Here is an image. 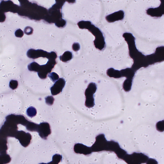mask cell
<instances>
[{
    "mask_svg": "<svg viewBox=\"0 0 164 164\" xmlns=\"http://www.w3.org/2000/svg\"><path fill=\"white\" fill-rule=\"evenodd\" d=\"M96 89V87L95 83H91L89 85L85 93L86 96L85 105L87 108H92L94 106V100L93 95Z\"/></svg>",
    "mask_w": 164,
    "mask_h": 164,
    "instance_id": "cell-1",
    "label": "cell"
},
{
    "mask_svg": "<svg viewBox=\"0 0 164 164\" xmlns=\"http://www.w3.org/2000/svg\"><path fill=\"white\" fill-rule=\"evenodd\" d=\"M37 132L42 139H46L51 132L49 124L47 122L41 123L38 125Z\"/></svg>",
    "mask_w": 164,
    "mask_h": 164,
    "instance_id": "cell-2",
    "label": "cell"
},
{
    "mask_svg": "<svg viewBox=\"0 0 164 164\" xmlns=\"http://www.w3.org/2000/svg\"><path fill=\"white\" fill-rule=\"evenodd\" d=\"M65 84V81L64 79L63 78L59 79L51 88L52 95L55 96L61 92Z\"/></svg>",
    "mask_w": 164,
    "mask_h": 164,
    "instance_id": "cell-3",
    "label": "cell"
},
{
    "mask_svg": "<svg viewBox=\"0 0 164 164\" xmlns=\"http://www.w3.org/2000/svg\"><path fill=\"white\" fill-rule=\"evenodd\" d=\"M74 150L77 153L83 154L85 155H90L92 152L91 148L80 143L75 144Z\"/></svg>",
    "mask_w": 164,
    "mask_h": 164,
    "instance_id": "cell-4",
    "label": "cell"
},
{
    "mask_svg": "<svg viewBox=\"0 0 164 164\" xmlns=\"http://www.w3.org/2000/svg\"><path fill=\"white\" fill-rule=\"evenodd\" d=\"M62 158V156L56 154L53 156L52 161L46 164H58L61 161Z\"/></svg>",
    "mask_w": 164,
    "mask_h": 164,
    "instance_id": "cell-5",
    "label": "cell"
},
{
    "mask_svg": "<svg viewBox=\"0 0 164 164\" xmlns=\"http://www.w3.org/2000/svg\"><path fill=\"white\" fill-rule=\"evenodd\" d=\"M48 76L51 79L53 82H55L59 78L58 75L56 73L53 72L49 75Z\"/></svg>",
    "mask_w": 164,
    "mask_h": 164,
    "instance_id": "cell-6",
    "label": "cell"
},
{
    "mask_svg": "<svg viewBox=\"0 0 164 164\" xmlns=\"http://www.w3.org/2000/svg\"><path fill=\"white\" fill-rule=\"evenodd\" d=\"M146 164H158V162L154 159L150 158L147 161Z\"/></svg>",
    "mask_w": 164,
    "mask_h": 164,
    "instance_id": "cell-7",
    "label": "cell"
},
{
    "mask_svg": "<svg viewBox=\"0 0 164 164\" xmlns=\"http://www.w3.org/2000/svg\"><path fill=\"white\" fill-rule=\"evenodd\" d=\"M46 164V163H40V164Z\"/></svg>",
    "mask_w": 164,
    "mask_h": 164,
    "instance_id": "cell-8",
    "label": "cell"
}]
</instances>
